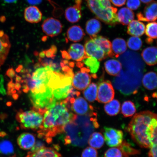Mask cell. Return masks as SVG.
I'll return each mask as SVG.
<instances>
[{"mask_svg":"<svg viewBox=\"0 0 157 157\" xmlns=\"http://www.w3.org/2000/svg\"><path fill=\"white\" fill-rule=\"evenodd\" d=\"M77 116L71 111L68 98L57 101L45 111L42 125L38 131V137L44 139L48 143H52V137L63 133L66 125Z\"/></svg>","mask_w":157,"mask_h":157,"instance_id":"1","label":"cell"},{"mask_svg":"<svg viewBox=\"0 0 157 157\" xmlns=\"http://www.w3.org/2000/svg\"><path fill=\"white\" fill-rule=\"evenodd\" d=\"M157 115L150 111L136 114L128 129L134 142L142 148H150L157 142Z\"/></svg>","mask_w":157,"mask_h":157,"instance_id":"2","label":"cell"},{"mask_svg":"<svg viewBox=\"0 0 157 157\" xmlns=\"http://www.w3.org/2000/svg\"><path fill=\"white\" fill-rule=\"evenodd\" d=\"M87 7L98 19L114 26L119 23L117 10L112 6L109 0H85Z\"/></svg>","mask_w":157,"mask_h":157,"instance_id":"3","label":"cell"},{"mask_svg":"<svg viewBox=\"0 0 157 157\" xmlns=\"http://www.w3.org/2000/svg\"><path fill=\"white\" fill-rule=\"evenodd\" d=\"M16 118L20 124L21 128L36 130L40 128L44 120V114L33 108L31 110L20 111Z\"/></svg>","mask_w":157,"mask_h":157,"instance_id":"4","label":"cell"},{"mask_svg":"<svg viewBox=\"0 0 157 157\" xmlns=\"http://www.w3.org/2000/svg\"><path fill=\"white\" fill-rule=\"evenodd\" d=\"M69 101L71 110L76 114L91 117L97 115L93 107L89 105L83 97L79 96L76 98L70 97Z\"/></svg>","mask_w":157,"mask_h":157,"instance_id":"5","label":"cell"},{"mask_svg":"<svg viewBox=\"0 0 157 157\" xmlns=\"http://www.w3.org/2000/svg\"><path fill=\"white\" fill-rule=\"evenodd\" d=\"M81 70L74 75L72 81V85L75 89L80 91L85 90L91 83V75L90 70L86 67L80 68Z\"/></svg>","mask_w":157,"mask_h":157,"instance_id":"6","label":"cell"},{"mask_svg":"<svg viewBox=\"0 0 157 157\" xmlns=\"http://www.w3.org/2000/svg\"><path fill=\"white\" fill-rule=\"evenodd\" d=\"M115 91L111 82L105 80L98 87L97 99L99 103H107L113 99Z\"/></svg>","mask_w":157,"mask_h":157,"instance_id":"7","label":"cell"},{"mask_svg":"<svg viewBox=\"0 0 157 157\" xmlns=\"http://www.w3.org/2000/svg\"><path fill=\"white\" fill-rule=\"evenodd\" d=\"M104 135L105 142L109 147H118L123 142V133L121 130L105 127Z\"/></svg>","mask_w":157,"mask_h":157,"instance_id":"8","label":"cell"},{"mask_svg":"<svg viewBox=\"0 0 157 157\" xmlns=\"http://www.w3.org/2000/svg\"><path fill=\"white\" fill-rule=\"evenodd\" d=\"M43 32L50 37L58 36L61 33L63 25L58 19L49 17L45 19L42 25Z\"/></svg>","mask_w":157,"mask_h":157,"instance_id":"9","label":"cell"},{"mask_svg":"<svg viewBox=\"0 0 157 157\" xmlns=\"http://www.w3.org/2000/svg\"><path fill=\"white\" fill-rule=\"evenodd\" d=\"M82 0H75L73 6L69 7L65 11L64 15L67 20L70 23H77L82 17Z\"/></svg>","mask_w":157,"mask_h":157,"instance_id":"10","label":"cell"},{"mask_svg":"<svg viewBox=\"0 0 157 157\" xmlns=\"http://www.w3.org/2000/svg\"><path fill=\"white\" fill-rule=\"evenodd\" d=\"M84 48L86 56L93 57L99 61L107 58L104 51L91 39L86 41Z\"/></svg>","mask_w":157,"mask_h":157,"instance_id":"11","label":"cell"},{"mask_svg":"<svg viewBox=\"0 0 157 157\" xmlns=\"http://www.w3.org/2000/svg\"><path fill=\"white\" fill-rule=\"evenodd\" d=\"M137 17L139 21H154L157 17L156 2L152 1L147 4L142 12L138 13Z\"/></svg>","mask_w":157,"mask_h":157,"instance_id":"12","label":"cell"},{"mask_svg":"<svg viewBox=\"0 0 157 157\" xmlns=\"http://www.w3.org/2000/svg\"><path fill=\"white\" fill-rule=\"evenodd\" d=\"M0 134L3 138L0 139V157H17L13 143L4 138L6 133L1 132Z\"/></svg>","mask_w":157,"mask_h":157,"instance_id":"13","label":"cell"},{"mask_svg":"<svg viewBox=\"0 0 157 157\" xmlns=\"http://www.w3.org/2000/svg\"><path fill=\"white\" fill-rule=\"evenodd\" d=\"M11 46L8 36L3 31L0 30V67L4 63Z\"/></svg>","mask_w":157,"mask_h":157,"instance_id":"14","label":"cell"},{"mask_svg":"<svg viewBox=\"0 0 157 157\" xmlns=\"http://www.w3.org/2000/svg\"><path fill=\"white\" fill-rule=\"evenodd\" d=\"M25 20L31 23H37L42 21L43 14L40 9L34 6L25 9L24 12Z\"/></svg>","mask_w":157,"mask_h":157,"instance_id":"15","label":"cell"},{"mask_svg":"<svg viewBox=\"0 0 157 157\" xmlns=\"http://www.w3.org/2000/svg\"><path fill=\"white\" fill-rule=\"evenodd\" d=\"M67 53L70 59L77 62L82 61L86 56L84 47L79 44L71 45Z\"/></svg>","mask_w":157,"mask_h":157,"instance_id":"16","label":"cell"},{"mask_svg":"<svg viewBox=\"0 0 157 157\" xmlns=\"http://www.w3.org/2000/svg\"><path fill=\"white\" fill-rule=\"evenodd\" d=\"M17 143L21 149L28 150L33 148L35 143V137L29 133H22L17 139Z\"/></svg>","mask_w":157,"mask_h":157,"instance_id":"17","label":"cell"},{"mask_svg":"<svg viewBox=\"0 0 157 157\" xmlns=\"http://www.w3.org/2000/svg\"><path fill=\"white\" fill-rule=\"evenodd\" d=\"M90 38L93 39L94 42L102 49L107 57H113L112 50V44L109 39L103 36L97 35Z\"/></svg>","mask_w":157,"mask_h":157,"instance_id":"18","label":"cell"},{"mask_svg":"<svg viewBox=\"0 0 157 157\" xmlns=\"http://www.w3.org/2000/svg\"><path fill=\"white\" fill-rule=\"evenodd\" d=\"M127 27L128 34L131 36L140 37L144 34L146 27L144 23L137 20H133Z\"/></svg>","mask_w":157,"mask_h":157,"instance_id":"19","label":"cell"},{"mask_svg":"<svg viewBox=\"0 0 157 157\" xmlns=\"http://www.w3.org/2000/svg\"><path fill=\"white\" fill-rule=\"evenodd\" d=\"M85 35L83 29L79 25H75L71 27L67 32L68 39L74 42L81 41Z\"/></svg>","mask_w":157,"mask_h":157,"instance_id":"20","label":"cell"},{"mask_svg":"<svg viewBox=\"0 0 157 157\" xmlns=\"http://www.w3.org/2000/svg\"><path fill=\"white\" fill-rule=\"evenodd\" d=\"M157 52L156 47H148L143 50L142 56L143 60L148 65L152 66L156 64Z\"/></svg>","mask_w":157,"mask_h":157,"instance_id":"21","label":"cell"},{"mask_svg":"<svg viewBox=\"0 0 157 157\" xmlns=\"http://www.w3.org/2000/svg\"><path fill=\"white\" fill-rule=\"evenodd\" d=\"M119 22L123 25H127L132 21L135 17V13L128 8L123 7L117 13Z\"/></svg>","mask_w":157,"mask_h":157,"instance_id":"22","label":"cell"},{"mask_svg":"<svg viewBox=\"0 0 157 157\" xmlns=\"http://www.w3.org/2000/svg\"><path fill=\"white\" fill-rule=\"evenodd\" d=\"M105 67L106 71L109 75L117 76L120 73L122 65L118 60L111 59L105 62Z\"/></svg>","mask_w":157,"mask_h":157,"instance_id":"23","label":"cell"},{"mask_svg":"<svg viewBox=\"0 0 157 157\" xmlns=\"http://www.w3.org/2000/svg\"><path fill=\"white\" fill-rule=\"evenodd\" d=\"M101 29V23L97 19H90L86 23V30L90 38L97 35Z\"/></svg>","mask_w":157,"mask_h":157,"instance_id":"24","label":"cell"},{"mask_svg":"<svg viewBox=\"0 0 157 157\" xmlns=\"http://www.w3.org/2000/svg\"><path fill=\"white\" fill-rule=\"evenodd\" d=\"M58 148H44L40 149L36 152L28 153L29 157H62L61 155L56 150Z\"/></svg>","mask_w":157,"mask_h":157,"instance_id":"25","label":"cell"},{"mask_svg":"<svg viewBox=\"0 0 157 157\" xmlns=\"http://www.w3.org/2000/svg\"><path fill=\"white\" fill-rule=\"evenodd\" d=\"M127 49V44L124 39L121 38L115 39L112 44V50L113 57H118L120 55L125 52Z\"/></svg>","mask_w":157,"mask_h":157,"instance_id":"26","label":"cell"},{"mask_svg":"<svg viewBox=\"0 0 157 157\" xmlns=\"http://www.w3.org/2000/svg\"><path fill=\"white\" fill-rule=\"evenodd\" d=\"M142 83L147 90L155 89L157 87V75L155 72H150L145 74L143 78Z\"/></svg>","mask_w":157,"mask_h":157,"instance_id":"27","label":"cell"},{"mask_svg":"<svg viewBox=\"0 0 157 157\" xmlns=\"http://www.w3.org/2000/svg\"><path fill=\"white\" fill-rule=\"evenodd\" d=\"M105 139L102 134L99 132H94L90 135L88 143L90 147L95 149H99L103 147Z\"/></svg>","mask_w":157,"mask_h":157,"instance_id":"28","label":"cell"},{"mask_svg":"<svg viewBox=\"0 0 157 157\" xmlns=\"http://www.w3.org/2000/svg\"><path fill=\"white\" fill-rule=\"evenodd\" d=\"M104 109L107 115L114 116L118 114L121 110V104L116 99H113L105 104Z\"/></svg>","mask_w":157,"mask_h":157,"instance_id":"29","label":"cell"},{"mask_svg":"<svg viewBox=\"0 0 157 157\" xmlns=\"http://www.w3.org/2000/svg\"><path fill=\"white\" fill-rule=\"evenodd\" d=\"M98 86L97 84L93 83L90 84L84 90L83 94L84 98L89 102H93L97 99Z\"/></svg>","mask_w":157,"mask_h":157,"instance_id":"30","label":"cell"},{"mask_svg":"<svg viewBox=\"0 0 157 157\" xmlns=\"http://www.w3.org/2000/svg\"><path fill=\"white\" fill-rule=\"evenodd\" d=\"M82 61L92 74L97 73L100 67V63L97 59L92 56H86Z\"/></svg>","mask_w":157,"mask_h":157,"instance_id":"31","label":"cell"},{"mask_svg":"<svg viewBox=\"0 0 157 157\" xmlns=\"http://www.w3.org/2000/svg\"><path fill=\"white\" fill-rule=\"evenodd\" d=\"M121 151L123 157H129L130 156L140 154V151L132 148L128 143L124 141L117 147Z\"/></svg>","mask_w":157,"mask_h":157,"instance_id":"32","label":"cell"},{"mask_svg":"<svg viewBox=\"0 0 157 157\" xmlns=\"http://www.w3.org/2000/svg\"><path fill=\"white\" fill-rule=\"evenodd\" d=\"M121 112L125 117H132L136 113V107L132 101H126L123 103L121 106Z\"/></svg>","mask_w":157,"mask_h":157,"instance_id":"33","label":"cell"},{"mask_svg":"<svg viewBox=\"0 0 157 157\" xmlns=\"http://www.w3.org/2000/svg\"><path fill=\"white\" fill-rule=\"evenodd\" d=\"M142 41L139 37L133 36L128 40L127 44L131 50L137 51L142 48Z\"/></svg>","mask_w":157,"mask_h":157,"instance_id":"34","label":"cell"},{"mask_svg":"<svg viewBox=\"0 0 157 157\" xmlns=\"http://www.w3.org/2000/svg\"><path fill=\"white\" fill-rule=\"evenodd\" d=\"M157 23L153 21L148 23L145 28V32L148 38L156 39L157 38Z\"/></svg>","mask_w":157,"mask_h":157,"instance_id":"35","label":"cell"},{"mask_svg":"<svg viewBox=\"0 0 157 157\" xmlns=\"http://www.w3.org/2000/svg\"><path fill=\"white\" fill-rule=\"evenodd\" d=\"M104 157H123V156L122 152L118 147H114L106 151Z\"/></svg>","mask_w":157,"mask_h":157,"instance_id":"36","label":"cell"},{"mask_svg":"<svg viewBox=\"0 0 157 157\" xmlns=\"http://www.w3.org/2000/svg\"><path fill=\"white\" fill-rule=\"evenodd\" d=\"M82 157H98L96 149L91 147H88L83 151Z\"/></svg>","mask_w":157,"mask_h":157,"instance_id":"37","label":"cell"},{"mask_svg":"<svg viewBox=\"0 0 157 157\" xmlns=\"http://www.w3.org/2000/svg\"><path fill=\"white\" fill-rule=\"evenodd\" d=\"M140 5V0H127V7L132 10H135L138 9Z\"/></svg>","mask_w":157,"mask_h":157,"instance_id":"38","label":"cell"},{"mask_svg":"<svg viewBox=\"0 0 157 157\" xmlns=\"http://www.w3.org/2000/svg\"><path fill=\"white\" fill-rule=\"evenodd\" d=\"M34 146L33 147L31 150V153L40 150V149L44 148V143L42 141L38 140L35 143Z\"/></svg>","mask_w":157,"mask_h":157,"instance_id":"39","label":"cell"},{"mask_svg":"<svg viewBox=\"0 0 157 157\" xmlns=\"http://www.w3.org/2000/svg\"><path fill=\"white\" fill-rule=\"evenodd\" d=\"M127 0H109L111 3L117 7H121L126 3Z\"/></svg>","mask_w":157,"mask_h":157,"instance_id":"40","label":"cell"},{"mask_svg":"<svg viewBox=\"0 0 157 157\" xmlns=\"http://www.w3.org/2000/svg\"><path fill=\"white\" fill-rule=\"evenodd\" d=\"M150 150L148 152L149 157H157V145L153 146L150 147Z\"/></svg>","mask_w":157,"mask_h":157,"instance_id":"41","label":"cell"},{"mask_svg":"<svg viewBox=\"0 0 157 157\" xmlns=\"http://www.w3.org/2000/svg\"><path fill=\"white\" fill-rule=\"evenodd\" d=\"M27 1L29 4L32 5L39 4L42 1V0H27Z\"/></svg>","mask_w":157,"mask_h":157,"instance_id":"42","label":"cell"},{"mask_svg":"<svg viewBox=\"0 0 157 157\" xmlns=\"http://www.w3.org/2000/svg\"><path fill=\"white\" fill-rule=\"evenodd\" d=\"M15 72L13 68L10 69L7 71V74L10 78H13L15 75Z\"/></svg>","mask_w":157,"mask_h":157,"instance_id":"43","label":"cell"},{"mask_svg":"<svg viewBox=\"0 0 157 157\" xmlns=\"http://www.w3.org/2000/svg\"><path fill=\"white\" fill-rule=\"evenodd\" d=\"M62 54L63 58L67 59H70V58L67 52H65V51H63V52H62Z\"/></svg>","mask_w":157,"mask_h":157,"instance_id":"44","label":"cell"},{"mask_svg":"<svg viewBox=\"0 0 157 157\" xmlns=\"http://www.w3.org/2000/svg\"><path fill=\"white\" fill-rule=\"evenodd\" d=\"M5 3L8 4L16 3L18 0H3Z\"/></svg>","mask_w":157,"mask_h":157,"instance_id":"45","label":"cell"},{"mask_svg":"<svg viewBox=\"0 0 157 157\" xmlns=\"http://www.w3.org/2000/svg\"><path fill=\"white\" fill-rule=\"evenodd\" d=\"M143 3L148 4L152 1L153 0H140Z\"/></svg>","mask_w":157,"mask_h":157,"instance_id":"46","label":"cell"},{"mask_svg":"<svg viewBox=\"0 0 157 157\" xmlns=\"http://www.w3.org/2000/svg\"><path fill=\"white\" fill-rule=\"evenodd\" d=\"M29 157V154H27L26 157Z\"/></svg>","mask_w":157,"mask_h":157,"instance_id":"47","label":"cell"}]
</instances>
